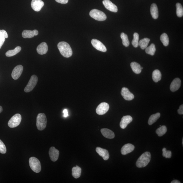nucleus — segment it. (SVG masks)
<instances>
[{"label":"nucleus","instance_id":"1","mask_svg":"<svg viewBox=\"0 0 183 183\" xmlns=\"http://www.w3.org/2000/svg\"><path fill=\"white\" fill-rule=\"evenodd\" d=\"M57 47L63 57L69 58L71 57L73 52L71 47L68 43L62 41L58 43Z\"/></svg>","mask_w":183,"mask_h":183},{"label":"nucleus","instance_id":"2","mask_svg":"<svg viewBox=\"0 0 183 183\" xmlns=\"http://www.w3.org/2000/svg\"><path fill=\"white\" fill-rule=\"evenodd\" d=\"M151 159V154L150 152H145L138 159L136 162V166L138 168L146 167L150 162Z\"/></svg>","mask_w":183,"mask_h":183},{"label":"nucleus","instance_id":"3","mask_svg":"<svg viewBox=\"0 0 183 183\" xmlns=\"http://www.w3.org/2000/svg\"><path fill=\"white\" fill-rule=\"evenodd\" d=\"M47 119L44 113H39L37 118V126L38 129L42 131L46 128Z\"/></svg>","mask_w":183,"mask_h":183},{"label":"nucleus","instance_id":"4","mask_svg":"<svg viewBox=\"0 0 183 183\" xmlns=\"http://www.w3.org/2000/svg\"><path fill=\"white\" fill-rule=\"evenodd\" d=\"M29 163L31 168L36 173H39L41 171V165L39 160L35 157H30Z\"/></svg>","mask_w":183,"mask_h":183},{"label":"nucleus","instance_id":"5","mask_svg":"<svg viewBox=\"0 0 183 183\" xmlns=\"http://www.w3.org/2000/svg\"><path fill=\"white\" fill-rule=\"evenodd\" d=\"M89 14L91 17L98 21H104L106 19V16L104 12L96 9L91 11Z\"/></svg>","mask_w":183,"mask_h":183},{"label":"nucleus","instance_id":"6","mask_svg":"<svg viewBox=\"0 0 183 183\" xmlns=\"http://www.w3.org/2000/svg\"><path fill=\"white\" fill-rule=\"evenodd\" d=\"M38 80V77L37 76L35 75H32L31 77L28 84L25 88V92L28 93L32 91L37 85Z\"/></svg>","mask_w":183,"mask_h":183},{"label":"nucleus","instance_id":"7","mask_svg":"<svg viewBox=\"0 0 183 183\" xmlns=\"http://www.w3.org/2000/svg\"><path fill=\"white\" fill-rule=\"evenodd\" d=\"M21 116L19 114H16L11 118L8 122L10 128H14L19 126L21 122Z\"/></svg>","mask_w":183,"mask_h":183},{"label":"nucleus","instance_id":"8","mask_svg":"<svg viewBox=\"0 0 183 183\" xmlns=\"http://www.w3.org/2000/svg\"><path fill=\"white\" fill-rule=\"evenodd\" d=\"M109 108V104L106 102H102L97 106L96 112L99 115H104L108 111Z\"/></svg>","mask_w":183,"mask_h":183},{"label":"nucleus","instance_id":"9","mask_svg":"<svg viewBox=\"0 0 183 183\" xmlns=\"http://www.w3.org/2000/svg\"><path fill=\"white\" fill-rule=\"evenodd\" d=\"M91 43L94 48L102 52H106L107 51L106 47L100 41L96 39H93Z\"/></svg>","mask_w":183,"mask_h":183},{"label":"nucleus","instance_id":"10","mask_svg":"<svg viewBox=\"0 0 183 183\" xmlns=\"http://www.w3.org/2000/svg\"><path fill=\"white\" fill-rule=\"evenodd\" d=\"M23 70V67L22 65H19L16 66L12 72V78L14 80L19 79L22 73Z\"/></svg>","mask_w":183,"mask_h":183},{"label":"nucleus","instance_id":"11","mask_svg":"<svg viewBox=\"0 0 183 183\" xmlns=\"http://www.w3.org/2000/svg\"><path fill=\"white\" fill-rule=\"evenodd\" d=\"M121 93L124 99L126 100H131L134 98L133 94L129 91L127 88L126 87H124L122 89Z\"/></svg>","mask_w":183,"mask_h":183},{"label":"nucleus","instance_id":"12","mask_svg":"<svg viewBox=\"0 0 183 183\" xmlns=\"http://www.w3.org/2000/svg\"><path fill=\"white\" fill-rule=\"evenodd\" d=\"M44 5V2L41 0H32L31 3L33 9L36 12L39 11Z\"/></svg>","mask_w":183,"mask_h":183},{"label":"nucleus","instance_id":"13","mask_svg":"<svg viewBox=\"0 0 183 183\" xmlns=\"http://www.w3.org/2000/svg\"><path fill=\"white\" fill-rule=\"evenodd\" d=\"M102 3L107 9L114 12H117L118 11L116 5L114 4L109 0H104Z\"/></svg>","mask_w":183,"mask_h":183},{"label":"nucleus","instance_id":"14","mask_svg":"<svg viewBox=\"0 0 183 183\" xmlns=\"http://www.w3.org/2000/svg\"><path fill=\"white\" fill-rule=\"evenodd\" d=\"M59 152L58 150L56 149L54 147H51L49 151V155L50 159L53 162L57 161L59 158Z\"/></svg>","mask_w":183,"mask_h":183},{"label":"nucleus","instance_id":"15","mask_svg":"<svg viewBox=\"0 0 183 183\" xmlns=\"http://www.w3.org/2000/svg\"><path fill=\"white\" fill-rule=\"evenodd\" d=\"M132 120H133V118L131 116L129 115L124 116L121 119L120 123L121 128L122 129L125 128L128 124L132 122Z\"/></svg>","mask_w":183,"mask_h":183},{"label":"nucleus","instance_id":"16","mask_svg":"<svg viewBox=\"0 0 183 183\" xmlns=\"http://www.w3.org/2000/svg\"><path fill=\"white\" fill-rule=\"evenodd\" d=\"M135 146L133 144H125L121 148V153L123 155H126L134 151Z\"/></svg>","mask_w":183,"mask_h":183},{"label":"nucleus","instance_id":"17","mask_svg":"<svg viewBox=\"0 0 183 183\" xmlns=\"http://www.w3.org/2000/svg\"><path fill=\"white\" fill-rule=\"evenodd\" d=\"M96 152L99 156L102 157L104 160H108L109 158V154L108 150L98 147L96 148Z\"/></svg>","mask_w":183,"mask_h":183},{"label":"nucleus","instance_id":"18","mask_svg":"<svg viewBox=\"0 0 183 183\" xmlns=\"http://www.w3.org/2000/svg\"><path fill=\"white\" fill-rule=\"evenodd\" d=\"M181 85L180 79L178 78L175 79L170 85V89L172 92L176 91L180 88Z\"/></svg>","mask_w":183,"mask_h":183},{"label":"nucleus","instance_id":"19","mask_svg":"<svg viewBox=\"0 0 183 183\" xmlns=\"http://www.w3.org/2000/svg\"><path fill=\"white\" fill-rule=\"evenodd\" d=\"M39 34V32L37 30L33 31L25 30L22 33V37L24 38H31Z\"/></svg>","mask_w":183,"mask_h":183},{"label":"nucleus","instance_id":"20","mask_svg":"<svg viewBox=\"0 0 183 183\" xmlns=\"http://www.w3.org/2000/svg\"><path fill=\"white\" fill-rule=\"evenodd\" d=\"M48 51V46L47 43L43 42L39 45L37 48V51L40 55L46 54Z\"/></svg>","mask_w":183,"mask_h":183},{"label":"nucleus","instance_id":"21","mask_svg":"<svg viewBox=\"0 0 183 183\" xmlns=\"http://www.w3.org/2000/svg\"><path fill=\"white\" fill-rule=\"evenodd\" d=\"M101 132L104 136L108 139H113L115 137L114 132L108 128H102L101 130Z\"/></svg>","mask_w":183,"mask_h":183},{"label":"nucleus","instance_id":"22","mask_svg":"<svg viewBox=\"0 0 183 183\" xmlns=\"http://www.w3.org/2000/svg\"><path fill=\"white\" fill-rule=\"evenodd\" d=\"M150 12L152 17L154 19H157L158 17V10L157 5L155 3L151 5Z\"/></svg>","mask_w":183,"mask_h":183},{"label":"nucleus","instance_id":"23","mask_svg":"<svg viewBox=\"0 0 183 183\" xmlns=\"http://www.w3.org/2000/svg\"><path fill=\"white\" fill-rule=\"evenodd\" d=\"M131 67L132 71L136 74H140L141 72V67L139 63L135 62H133L131 63Z\"/></svg>","mask_w":183,"mask_h":183},{"label":"nucleus","instance_id":"24","mask_svg":"<svg viewBox=\"0 0 183 183\" xmlns=\"http://www.w3.org/2000/svg\"><path fill=\"white\" fill-rule=\"evenodd\" d=\"M152 79L155 83H157L161 80L162 79V74L160 71L155 70L152 73Z\"/></svg>","mask_w":183,"mask_h":183},{"label":"nucleus","instance_id":"25","mask_svg":"<svg viewBox=\"0 0 183 183\" xmlns=\"http://www.w3.org/2000/svg\"><path fill=\"white\" fill-rule=\"evenodd\" d=\"M8 37V35L7 32L4 30H0V49L4 43L5 39Z\"/></svg>","mask_w":183,"mask_h":183},{"label":"nucleus","instance_id":"26","mask_svg":"<svg viewBox=\"0 0 183 183\" xmlns=\"http://www.w3.org/2000/svg\"><path fill=\"white\" fill-rule=\"evenodd\" d=\"M81 168L79 166H77L72 168V175L75 178H79L81 176Z\"/></svg>","mask_w":183,"mask_h":183},{"label":"nucleus","instance_id":"27","mask_svg":"<svg viewBox=\"0 0 183 183\" xmlns=\"http://www.w3.org/2000/svg\"><path fill=\"white\" fill-rule=\"evenodd\" d=\"M21 49V47L17 46L14 50L8 51L5 53V55L7 57H13V56L15 55L16 54L20 52Z\"/></svg>","mask_w":183,"mask_h":183},{"label":"nucleus","instance_id":"28","mask_svg":"<svg viewBox=\"0 0 183 183\" xmlns=\"http://www.w3.org/2000/svg\"><path fill=\"white\" fill-rule=\"evenodd\" d=\"M160 116V113H157L156 114H154L151 116L148 119V123L149 125H151L152 124L154 123L158 119Z\"/></svg>","mask_w":183,"mask_h":183},{"label":"nucleus","instance_id":"29","mask_svg":"<svg viewBox=\"0 0 183 183\" xmlns=\"http://www.w3.org/2000/svg\"><path fill=\"white\" fill-rule=\"evenodd\" d=\"M150 41V39L147 38L141 39L139 42V46L142 50L146 49L147 47L148 43Z\"/></svg>","mask_w":183,"mask_h":183},{"label":"nucleus","instance_id":"30","mask_svg":"<svg viewBox=\"0 0 183 183\" xmlns=\"http://www.w3.org/2000/svg\"><path fill=\"white\" fill-rule=\"evenodd\" d=\"M156 50L155 45L152 43L150 46L146 48L145 51L147 54L153 56L155 54Z\"/></svg>","mask_w":183,"mask_h":183},{"label":"nucleus","instance_id":"31","mask_svg":"<svg viewBox=\"0 0 183 183\" xmlns=\"http://www.w3.org/2000/svg\"><path fill=\"white\" fill-rule=\"evenodd\" d=\"M121 39L122 40V44L124 46L128 47L129 46L130 42L128 40L127 35L124 33H122L120 35Z\"/></svg>","mask_w":183,"mask_h":183},{"label":"nucleus","instance_id":"32","mask_svg":"<svg viewBox=\"0 0 183 183\" xmlns=\"http://www.w3.org/2000/svg\"><path fill=\"white\" fill-rule=\"evenodd\" d=\"M167 132V128L165 126H161L156 130V133L159 136H162Z\"/></svg>","mask_w":183,"mask_h":183},{"label":"nucleus","instance_id":"33","mask_svg":"<svg viewBox=\"0 0 183 183\" xmlns=\"http://www.w3.org/2000/svg\"><path fill=\"white\" fill-rule=\"evenodd\" d=\"M160 40L164 46H167L169 44V38L167 34L163 33L160 37Z\"/></svg>","mask_w":183,"mask_h":183},{"label":"nucleus","instance_id":"34","mask_svg":"<svg viewBox=\"0 0 183 183\" xmlns=\"http://www.w3.org/2000/svg\"><path fill=\"white\" fill-rule=\"evenodd\" d=\"M176 14L179 17H182L183 16V8L180 3H177L176 4Z\"/></svg>","mask_w":183,"mask_h":183},{"label":"nucleus","instance_id":"35","mask_svg":"<svg viewBox=\"0 0 183 183\" xmlns=\"http://www.w3.org/2000/svg\"><path fill=\"white\" fill-rule=\"evenodd\" d=\"M133 37V39L132 42V45L135 48H137L139 46V34L137 33H135Z\"/></svg>","mask_w":183,"mask_h":183},{"label":"nucleus","instance_id":"36","mask_svg":"<svg viewBox=\"0 0 183 183\" xmlns=\"http://www.w3.org/2000/svg\"><path fill=\"white\" fill-rule=\"evenodd\" d=\"M162 151L163 156L166 157V158H171L172 156V152L171 151H167L165 148H163Z\"/></svg>","mask_w":183,"mask_h":183},{"label":"nucleus","instance_id":"37","mask_svg":"<svg viewBox=\"0 0 183 183\" xmlns=\"http://www.w3.org/2000/svg\"><path fill=\"white\" fill-rule=\"evenodd\" d=\"M7 149L4 143L0 139V153L4 154L6 153Z\"/></svg>","mask_w":183,"mask_h":183},{"label":"nucleus","instance_id":"38","mask_svg":"<svg viewBox=\"0 0 183 183\" xmlns=\"http://www.w3.org/2000/svg\"><path fill=\"white\" fill-rule=\"evenodd\" d=\"M55 1L61 4H66L68 2V0H55Z\"/></svg>","mask_w":183,"mask_h":183},{"label":"nucleus","instance_id":"39","mask_svg":"<svg viewBox=\"0 0 183 183\" xmlns=\"http://www.w3.org/2000/svg\"><path fill=\"white\" fill-rule=\"evenodd\" d=\"M178 112L179 114L180 115H182L183 114V104L181 105L179 107V108L178 110Z\"/></svg>","mask_w":183,"mask_h":183},{"label":"nucleus","instance_id":"40","mask_svg":"<svg viewBox=\"0 0 183 183\" xmlns=\"http://www.w3.org/2000/svg\"><path fill=\"white\" fill-rule=\"evenodd\" d=\"M63 116L65 117H67L68 116V111L67 110L65 109L63 110Z\"/></svg>","mask_w":183,"mask_h":183},{"label":"nucleus","instance_id":"41","mask_svg":"<svg viewBox=\"0 0 183 183\" xmlns=\"http://www.w3.org/2000/svg\"><path fill=\"white\" fill-rule=\"evenodd\" d=\"M171 183H180V182L179 181L177 180H174L171 182Z\"/></svg>","mask_w":183,"mask_h":183},{"label":"nucleus","instance_id":"42","mask_svg":"<svg viewBox=\"0 0 183 183\" xmlns=\"http://www.w3.org/2000/svg\"><path fill=\"white\" fill-rule=\"evenodd\" d=\"M3 110V108L1 106H0V113L2 112Z\"/></svg>","mask_w":183,"mask_h":183},{"label":"nucleus","instance_id":"43","mask_svg":"<svg viewBox=\"0 0 183 183\" xmlns=\"http://www.w3.org/2000/svg\"><path fill=\"white\" fill-rule=\"evenodd\" d=\"M141 69H142H142H143V67H141Z\"/></svg>","mask_w":183,"mask_h":183}]
</instances>
